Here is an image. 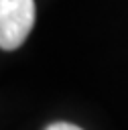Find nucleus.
Masks as SVG:
<instances>
[{"label":"nucleus","instance_id":"2","mask_svg":"<svg viewBox=\"0 0 128 130\" xmlns=\"http://www.w3.org/2000/svg\"><path fill=\"white\" fill-rule=\"evenodd\" d=\"M47 130H81V128L75 126V124H67V122H55V124H51Z\"/></svg>","mask_w":128,"mask_h":130},{"label":"nucleus","instance_id":"1","mask_svg":"<svg viewBox=\"0 0 128 130\" xmlns=\"http://www.w3.org/2000/svg\"><path fill=\"white\" fill-rule=\"evenodd\" d=\"M35 24V0H0V49L12 51L24 43Z\"/></svg>","mask_w":128,"mask_h":130}]
</instances>
